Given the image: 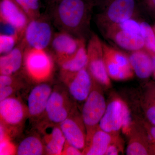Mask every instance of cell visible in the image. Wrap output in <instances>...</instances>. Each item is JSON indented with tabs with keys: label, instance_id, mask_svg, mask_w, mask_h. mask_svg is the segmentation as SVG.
I'll use <instances>...</instances> for the list:
<instances>
[{
	"label": "cell",
	"instance_id": "25",
	"mask_svg": "<svg viewBox=\"0 0 155 155\" xmlns=\"http://www.w3.org/2000/svg\"><path fill=\"white\" fill-rule=\"evenodd\" d=\"M152 153L149 141L133 139L129 142L126 149L128 155H146Z\"/></svg>",
	"mask_w": 155,
	"mask_h": 155
},
{
	"label": "cell",
	"instance_id": "34",
	"mask_svg": "<svg viewBox=\"0 0 155 155\" xmlns=\"http://www.w3.org/2000/svg\"><path fill=\"white\" fill-rule=\"evenodd\" d=\"M68 147L64 148V154L68 155H80L82 153L80 150L78 149L75 147L72 146L69 144Z\"/></svg>",
	"mask_w": 155,
	"mask_h": 155
},
{
	"label": "cell",
	"instance_id": "16",
	"mask_svg": "<svg viewBox=\"0 0 155 155\" xmlns=\"http://www.w3.org/2000/svg\"><path fill=\"white\" fill-rule=\"evenodd\" d=\"M128 58L134 72L139 78H148L154 71L153 59L144 51H133Z\"/></svg>",
	"mask_w": 155,
	"mask_h": 155
},
{
	"label": "cell",
	"instance_id": "30",
	"mask_svg": "<svg viewBox=\"0 0 155 155\" xmlns=\"http://www.w3.org/2000/svg\"><path fill=\"white\" fill-rule=\"evenodd\" d=\"M148 139L152 153L155 154V126L149 125L147 127Z\"/></svg>",
	"mask_w": 155,
	"mask_h": 155
},
{
	"label": "cell",
	"instance_id": "38",
	"mask_svg": "<svg viewBox=\"0 0 155 155\" xmlns=\"http://www.w3.org/2000/svg\"><path fill=\"white\" fill-rule=\"evenodd\" d=\"M150 1H151L152 2L153 4L155 6V0H150Z\"/></svg>",
	"mask_w": 155,
	"mask_h": 155
},
{
	"label": "cell",
	"instance_id": "6",
	"mask_svg": "<svg viewBox=\"0 0 155 155\" xmlns=\"http://www.w3.org/2000/svg\"><path fill=\"white\" fill-rule=\"evenodd\" d=\"M82 39L65 31H60L54 35L50 46L60 64L75 54Z\"/></svg>",
	"mask_w": 155,
	"mask_h": 155
},
{
	"label": "cell",
	"instance_id": "23",
	"mask_svg": "<svg viewBox=\"0 0 155 155\" xmlns=\"http://www.w3.org/2000/svg\"><path fill=\"white\" fill-rule=\"evenodd\" d=\"M140 35L144 43V47L153 56L155 55V32L154 29L146 22L140 23Z\"/></svg>",
	"mask_w": 155,
	"mask_h": 155
},
{
	"label": "cell",
	"instance_id": "36",
	"mask_svg": "<svg viewBox=\"0 0 155 155\" xmlns=\"http://www.w3.org/2000/svg\"><path fill=\"white\" fill-rule=\"evenodd\" d=\"M58 0H46L47 2H48V4H49L51 5H52L53 4H54V3L57 2Z\"/></svg>",
	"mask_w": 155,
	"mask_h": 155
},
{
	"label": "cell",
	"instance_id": "24",
	"mask_svg": "<svg viewBox=\"0 0 155 155\" xmlns=\"http://www.w3.org/2000/svg\"><path fill=\"white\" fill-rule=\"evenodd\" d=\"M25 12L29 21L40 16L39 0H14Z\"/></svg>",
	"mask_w": 155,
	"mask_h": 155
},
{
	"label": "cell",
	"instance_id": "37",
	"mask_svg": "<svg viewBox=\"0 0 155 155\" xmlns=\"http://www.w3.org/2000/svg\"><path fill=\"white\" fill-rule=\"evenodd\" d=\"M153 62L154 67V72H155V55L153 56Z\"/></svg>",
	"mask_w": 155,
	"mask_h": 155
},
{
	"label": "cell",
	"instance_id": "15",
	"mask_svg": "<svg viewBox=\"0 0 155 155\" xmlns=\"http://www.w3.org/2000/svg\"><path fill=\"white\" fill-rule=\"evenodd\" d=\"M48 118L54 123L60 124L68 118L69 112L64 96L58 91H52L48 101L45 110Z\"/></svg>",
	"mask_w": 155,
	"mask_h": 155
},
{
	"label": "cell",
	"instance_id": "22",
	"mask_svg": "<svg viewBox=\"0 0 155 155\" xmlns=\"http://www.w3.org/2000/svg\"><path fill=\"white\" fill-rule=\"evenodd\" d=\"M104 59L107 72L110 78L116 81H123L133 77L134 72L132 69L122 68L104 54Z\"/></svg>",
	"mask_w": 155,
	"mask_h": 155
},
{
	"label": "cell",
	"instance_id": "32",
	"mask_svg": "<svg viewBox=\"0 0 155 155\" xmlns=\"http://www.w3.org/2000/svg\"><path fill=\"white\" fill-rule=\"evenodd\" d=\"M14 78L12 75H1L0 76V88L12 85Z\"/></svg>",
	"mask_w": 155,
	"mask_h": 155
},
{
	"label": "cell",
	"instance_id": "13",
	"mask_svg": "<svg viewBox=\"0 0 155 155\" xmlns=\"http://www.w3.org/2000/svg\"><path fill=\"white\" fill-rule=\"evenodd\" d=\"M68 144L81 152L85 148L86 137L81 126L74 119L67 118L59 124Z\"/></svg>",
	"mask_w": 155,
	"mask_h": 155
},
{
	"label": "cell",
	"instance_id": "18",
	"mask_svg": "<svg viewBox=\"0 0 155 155\" xmlns=\"http://www.w3.org/2000/svg\"><path fill=\"white\" fill-rule=\"evenodd\" d=\"M45 148L48 154L61 155L64 152L66 142L60 126H50L45 130Z\"/></svg>",
	"mask_w": 155,
	"mask_h": 155
},
{
	"label": "cell",
	"instance_id": "27",
	"mask_svg": "<svg viewBox=\"0 0 155 155\" xmlns=\"http://www.w3.org/2000/svg\"><path fill=\"white\" fill-rule=\"evenodd\" d=\"M109 27H114L129 33L135 34L140 35L141 25L140 23L130 18L118 24H114L109 26Z\"/></svg>",
	"mask_w": 155,
	"mask_h": 155
},
{
	"label": "cell",
	"instance_id": "1",
	"mask_svg": "<svg viewBox=\"0 0 155 155\" xmlns=\"http://www.w3.org/2000/svg\"><path fill=\"white\" fill-rule=\"evenodd\" d=\"M51 6L53 21L60 31L84 39L90 17V7L86 1L58 0Z\"/></svg>",
	"mask_w": 155,
	"mask_h": 155
},
{
	"label": "cell",
	"instance_id": "40",
	"mask_svg": "<svg viewBox=\"0 0 155 155\" xmlns=\"http://www.w3.org/2000/svg\"><path fill=\"white\" fill-rule=\"evenodd\" d=\"M154 73H155V72H154Z\"/></svg>",
	"mask_w": 155,
	"mask_h": 155
},
{
	"label": "cell",
	"instance_id": "2",
	"mask_svg": "<svg viewBox=\"0 0 155 155\" xmlns=\"http://www.w3.org/2000/svg\"><path fill=\"white\" fill-rule=\"evenodd\" d=\"M23 35V46L46 50L51 44L54 34L49 19L45 16L40 15L38 18L29 21Z\"/></svg>",
	"mask_w": 155,
	"mask_h": 155
},
{
	"label": "cell",
	"instance_id": "33",
	"mask_svg": "<svg viewBox=\"0 0 155 155\" xmlns=\"http://www.w3.org/2000/svg\"><path fill=\"white\" fill-rule=\"evenodd\" d=\"M12 147L5 137L1 140V155L9 154L12 150Z\"/></svg>",
	"mask_w": 155,
	"mask_h": 155
},
{
	"label": "cell",
	"instance_id": "4",
	"mask_svg": "<svg viewBox=\"0 0 155 155\" xmlns=\"http://www.w3.org/2000/svg\"><path fill=\"white\" fill-rule=\"evenodd\" d=\"M25 50L24 64L29 76L37 81L49 77L53 70V61L46 50L27 48Z\"/></svg>",
	"mask_w": 155,
	"mask_h": 155
},
{
	"label": "cell",
	"instance_id": "11",
	"mask_svg": "<svg viewBox=\"0 0 155 155\" xmlns=\"http://www.w3.org/2000/svg\"><path fill=\"white\" fill-rule=\"evenodd\" d=\"M134 0H114L104 14L109 25L118 24L132 18L134 10Z\"/></svg>",
	"mask_w": 155,
	"mask_h": 155
},
{
	"label": "cell",
	"instance_id": "21",
	"mask_svg": "<svg viewBox=\"0 0 155 155\" xmlns=\"http://www.w3.org/2000/svg\"><path fill=\"white\" fill-rule=\"evenodd\" d=\"M43 144L35 136L28 137L19 143L17 150L18 155H41L43 153Z\"/></svg>",
	"mask_w": 155,
	"mask_h": 155
},
{
	"label": "cell",
	"instance_id": "26",
	"mask_svg": "<svg viewBox=\"0 0 155 155\" xmlns=\"http://www.w3.org/2000/svg\"><path fill=\"white\" fill-rule=\"evenodd\" d=\"M18 35H9L1 33L0 35V54H5L15 47L19 38Z\"/></svg>",
	"mask_w": 155,
	"mask_h": 155
},
{
	"label": "cell",
	"instance_id": "12",
	"mask_svg": "<svg viewBox=\"0 0 155 155\" xmlns=\"http://www.w3.org/2000/svg\"><path fill=\"white\" fill-rule=\"evenodd\" d=\"M0 115L7 125H17L24 119V108L19 100L10 97L0 101Z\"/></svg>",
	"mask_w": 155,
	"mask_h": 155
},
{
	"label": "cell",
	"instance_id": "8",
	"mask_svg": "<svg viewBox=\"0 0 155 155\" xmlns=\"http://www.w3.org/2000/svg\"><path fill=\"white\" fill-rule=\"evenodd\" d=\"M122 102L115 99L108 104L98 124L100 129L112 134L122 129Z\"/></svg>",
	"mask_w": 155,
	"mask_h": 155
},
{
	"label": "cell",
	"instance_id": "3",
	"mask_svg": "<svg viewBox=\"0 0 155 155\" xmlns=\"http://www.w3.org/2000/svg\"><path fill=\"white\" fill-rule=\"evenodd\" d=\"M87 50L88 58L87 67L92 77L101 84L109 86L110 78L105 64L103 42L97 35L93 34L91 36Z\"/></svg>",
	"mask_w": 155,
	"mask_h": 155
},
{
	"label": "cell",
	"instance_id": "31",
	"mask_svg": "<svg viewBox=\"0 0 155 155\" xmlns=\"http://www.w3.org/2000/svg\"><path fill=\"white\" fill-rule=\"evenodd\" d=\"M14 91V87L12 85L0 88V101H2L11 97Z\"/></svg>",
	"mask_w": 155,
	"mask_h": 155
},
{
	"label": "cell",
	"instance_id": "10",
	"mask_svg": "<svg viewBox=\"0 0 155 155\" xmlns=\"http://www.w3.org/2000/svg\"><path fill=\"white\" fill-rule=\"evenodd\" d=\"M52 92L51 86L47 84H40L33 87L27 99V107L30 116L36 117L45 112Z\"/></svg>",
	"mask_w": 155,
	"mask_h": 155
},
{
	"label": "cell",
	"instance_id": "29",
	"mask_svg": "<svg viewBox=\"0 0 155 155\" xmlns=\"http://www.w3.org/2000/svg\"><path fill=\"white\" fill-rule=\"evenodd\" d=\"M131 122L130 110L126 104L122 102V128L124 133L127 134L130 131Z\"/></svg>",
	"mask_w": 155,
	"mask_h": 155
},
{
	"label": "cell",
	"instance_id": "19",
	"mask_svg": "<svg viewBox=\"0 0 155 155\" xmlns=\"http://www.w3.org/2000/svg\"><path fill=\"white\" fill-rule=\"evenodd\" d=\"M22 45L15 47L12 51L0 58L1 75H12L21 68L23 60Z\"/></svg>",
	"mask_w": 155,
	"mask_h": 155
},
{
	"label": "cell",
	"instance_id": "28",
	"mask_svg": "<svg viewBox=\"0 0 155 155\" xmlns=\"http://www.w3.org/2000/svg\"><path fill=\"white\" fill-rule=\"evenodd\" d=\"M147 101L146 115L150 124L155 126V90L151 91Z\"/></svg>",
	"mask_w": 155,
	"mask_h": 155
},
{
	"label": "cell",
	"instance_id": "9",
	"mask_svg": "<svg viewBox=\"0 0 155 155\" xmlns=\"http://www.w3.org/2000/svg\"><path fill=\"white\" fill-rule=\"evenodd\" d=\"M69 90L71 96L77 101H84L91 91L92 77L86 68L70 76Z\"/></svg>",
	"mask_w": 155,
	"mask_h": 155
},
{
	"label": "cell",
	"instance_id": "5",
	"mask_svg": "<svg viewBox=\"0 0 155 155\" xmlns=\"http://www.w3.org/2000/svg\"><path fill=\"white\" fill-rule=\"evenodd\" d=\"M107 105L102 94L96 90L91 91L84 101L82 110L84 124L88 129L98 125Z\"/></svg>",
	"mask_w": 155,
	"mask_h": 155
},
{
	"label": "cell",
	"instance_id": "7",
	"mask_svg": "<svg viewBox=\"0 0 155 155\" xmlns=\"http://www.w3.org/2000/svg\"><path fill=\"white\" fill-rule=\"evenodd\" d=\"M0 16L2 23L12 25L23 35L29 19L14 0H1Z\"/></svg>",
	"mask_w": 155,
	"mask_h": 155
},
{
	"label": "cell",
	"instance_id": "20",
	"mask_svg": "<svg viewBox=\"0 0 155 155\" xmlns=\"http://www.w3.org/2000/svg\"><path fill=\"white\" fill-rule=\"evenodd\" d=\"M113 136V134L105 132L99 127L91 136L90 143L85 150V154L105 155L108 147L114 141Z\"/></svg>",
	"mask_w": 155,
	"mask_h": 155
},
{
	"label": "cell",
	"instance_id": "17",
	"mask_svg": "<svg viewBox=\"0 0 155 155\" xmlns=\"http://www.w3.org/2000/svg\"><path fill=\"white\" fill-rule=\"evenodd\" d=\"M88 63L87 50L84 39H82L80 46L75 54L60 63L63 74L69 77L86 68Z\"/></svg>",
	"mask_w": 155,
	"mask_h": 155
},
{
	"label": "cell",
	"instance_id": "14",
	"mask_svg": "<svg viewBox=\"0 0 155 155\" xmlns=\"http://www.w3.org/2000/svg\"><path fill=\"white\" fill-rule=\"evenodd\" d=\"M107 35L116 45L124 49L134 51L144 48L143 39L140 35L129 33L112 27H109Z\"/></svg>",
	"mask_w": 155,
	"mask_h": 155
},
{
	"label": "cell",
	"instance_id": "35",
	"mask_svg": "<svg viewBox=\"0 0 155 155\" xmlns=\"http://www.w3.org/2000/svg\"><path fill=\"white\" fill-rule=\"evenodd\" d=\"M119 147H117L116 144L114 143V141L110 144L108 147L107 151L105 153V155H117L119 153Z\"/></svg>",
	"mask_w": 155,
	"mask_h": 155
},
{
	"label": "cell",
	"instance_id": "39",
	"mask_svg": "<svg viewBox=\"0 0 155 155\" xmlns=\"http://www.w3.org/2000/svg\"><path fill=\"white\" fill-rule=\"evenodd\" d=\"M154 30L155 32V27H154Z\"/></svg>",
	"mask_w": 155,
	"mask_h": 155
}]
</instances>
